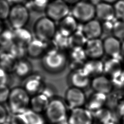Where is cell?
Wrapping results in <instances>:
<instances>
[{"instance_id":"1","label":"cell","mask_w":124,"mask_h":124,"mask_svg":"<svg viewBox=\"0 0 124 124\" xmlns=\"http://www.w3.org/2000/svg\"><path fill=\"white\" fill-rule=\"evenodd\" d=\"M68 61L67 54L65 51L52 49L47 51L42 56V64L47 72L58 73L65 67Z\"/></svg>"},{"instance_id":"2","label":"cell","mask_w":124,"mask_h":124,"mask_svg":"<svg viewBox=\"0 0 124 124\" xmlns=\"http://www.w3.org/2000/svg\"><path fill=\"white\" fill-rule=\"evenodd\" d=\"M30 95L23 87H16L11 90L7 102L11 112L18 114L28 108Z\"/></svg>"},{"instance_id":"3","label":"cell","mask_w":124,"mask_h":124,"mask_svg":"<svg viewBox=\"0 0 124 124\" xmlns=\"http://www.w3.org/2000/svg\"><path fill=\"white\" fill-rule=\"evenodd\" d=\"M67 106L65 101L60 98L51 99L45 112L46 119L52 124L66 120L68 115Z\"/></svg>"},{"instance_id":"4","label":"cell","mask_w":124,"mask_h":124,"mask_svg":"<svg viewBox=\"0 0 124 124\" xmlns=\"http://www.w3.org/2000/svg\"><path fill=\"white\" fill-rule=\"evenodd\" d=\"M33 31L36 38L47 42L52 39L57 30L55 21L46 16L36 21Z\"/></svg>"},{"instance_id":"5","label":"cell","mask_w":124,"mask_h":124,"mask_svg":"<svg viewBox=\"0 0 124 124\" xmlns=\"http://www.w3.org/2000/svg\"><path fill=\"white\" fill-rule=\"evenodd\" d=\"M71 12L78 22L86 23L95 16V6L91 1L81 0L73 5Z\"/></svg>"},{"instance_id":"6","label":"cell","mask_w":124,"mask_h":124,"mask_svg":"<svg viewBox=\"0 0 124 124\" xmlns=\"http://www.w3.org/2000/svg\"><path fill=\"white\" fill-rule=\"evenodd\" d=\"M29 18V10L25 5L18 4L11 7L8 19L14 29L25 27Z\"/></svg>"},{"instance_id":"7","label":"cell","mask_w":124,"mask_h":124,"mask_svg":"<svg viewBox=\"0 0 124 124\" xmlns=\"http://www.w3.org/2000/svg\"><path fill=\"white\" fill-rule=\"evenodd\" d=\"M69 5L63 0H53L49 1L45 12L46 16L54 21H60L68 15Z\"/></svg>"},{"instance_id":"8","label":"cell","mask_w":124,"mask_h":124,"mask_svg":"<svg viewBox=\"0 0 124 124\" xmlns=\"http://www.w3.org/2000/svg\"><path fill=\"white\" fill-rule=\"evenodd\" d=\"M67 120L69 124H93L94 122L93 112L83 107L71 109Z\"/></svg>"},{"instance_id":"9","label":"cell","mask_w":124,"mask_h":124,"mask_svg":"<svg viewBox=\"0 0 124 124\" xmlns=\"http://www.w3.org/2000/svg\"><path fill=\"white\" fill-rule=\"evenodd\" d=\"M64 97L66 105L71 109L83 107L87 100L82 89L71 86L66 91Z\"/></svg>"},{"instance_id":"10","label":"cell","mask_w":124,"mask_h":124,"mask_svg":"<svg viewBox=\"0 0 124 124\" xmlns=\"http://www.w3.org/2000/svg\"><path fill=\"white\" fill-rule=\"evenodd\" d=\"M91 78L82 68L72 70L68 77V82L71 87L83 89L91 83Z\"/></svg>"},{"instance_id":"11","label":"cell","mask_w":124,"mask_h":124,"mask_svg":"<svg viewBox=\"0 0 124 124\" xmlns=\"http://www.w3.org/2000/svg\"><path fill=\"white\" fill-rule=\"evenodd\" d=\"M67 57L72 70L81 68L88 59L84 47L70 48Z\"/></svg>"},{"instance_id":"12","label":"cell","mask_w":124,"mask_h":124,"mask_svg":"<svg viewBox=\"0 0 124 124\" xmlns=\"http://www.w3.org/2000/svg\"><path fill=\"white\" fill-rule=\"evenodd\" d=\"M84 48L88 59H100L105 53L103 41L100 38L88 39Z\"/></svg>"},{"instance_id":"13","label":"cell","mask_w":124,"mask_h":124,"mask_svg":"<svg viewBox=\"0 0 124 124\" xmlns=\"http://www.w3.org/2000/svg\"><path fill=\"white\" fill-rule=\"evenodd\" d=\"M90 85L94 92L107 95L114 89L110 78L103 74L93 78Z\"/></svg>"},{"instance_id":"14","label":"cell","mask_w":124,"mask_h":124,"mask_svg":"<svg viewBox=\"0 0 124 124\" xmlns=\"http://www.w3.org/2000/svg\"><path fill=\"white\" fill-rule=\"evenodd\" d=\"M23 88L30 95H34L40 93L45 83L43 77L38 74H34L27 77Z\"/></svg>"},{"instance_id":"15","label":"cell","mask_w":124,"mask_h":124,"mask_svg":"<svg viewBox=\"0 0 124 124\" xmlns=\"http://www.w3.org/2000/svg\"><path fill=\"white\" fill-rule=\"evenodd\" d=\"M103 43L104 53L109 57L117 58L121 55V42L113 35L105 38Z\"/></svg>"},{"instance_id":"16","label":"cell","mask_w":124,"mask_h":124,"mask_svg":"<svg viewBox=\"0 0 124 124\" xmlns=\"http://www.w3.org/2000/svg\"><path fill=\"white\" fill-rule=\"evenodd\" d=\"M27 55L32 58L43 56L47 50V41L45 42L37 38L33 39L26 47Z\"/></svg>"},{"instance_id":"17","label":"cell","mask_w":124,"mask_h":124,"mask_svg":"<svg viewBox=\"0 0 124 124\" xmlns=\"http://www.w3.org/2000/svg\"><path fill=\"white\" fill-rule=\"evenodd\" d=\"M82 31L88 40L99 38L102 34V23L97 19H93L84 23Z\"/></svg>"},{"instance_id":"18","label":"cell","mask_w":124,"mask_h":124,"mask_svg":"<svg viewBox=\"0 0 124 124\" xmlns=\"http://www.w3.org/2000/svg\"><path fill=\"white\" fill-rule=\"evenodd\" d=\"M82 68L91 78H93L104 73V62L100 59H89L84 62Z\"/></svg>"},{"instance_id":"19","label":"cell","mask_w":124,"mask_h":124,"mask_svg":"<svg viewBox=\"0 0 124 124\" xmlns=\"http://www.w3.org/2000/svg\"><path fill=\"white\" fill-rule=\"evenodd\" d=\"M95 16L103 21H111L115 16L113 5L108 2L100 1L95 5Z\"/></svg>"},{"instance_id":"20","label":"cell","mask_w":124,"mask_h":124,"mask_svg":"<svg viewBox=\"0 0 124 124\" xmlns=\"http://www.w3.org/2000/svg\"><path fill=\"white\" fill-rule=\"evenodd\" d=\"M16 115L20 124H45L44 119L40 114L31 108Z\"/></svg>"},{"instance_id":"21","label":"cell","mask_w":124,"mask_h":124,"mask_svg":"<svg viewBox=\"0 0 124 124\" xmlns=\"http://www.w3.org/2000/svg\"><path fill=\"white\" fill-rule=\"evenodd\" d=\"M107 94L94 92L87 99L86 108L92 112L100 109L106 105Z\"/></svg>"},{"instance_id":"22","label":"cell","mask_w":124,"mask_h":124,"mask_svg":"<svg viewBox=\"0 0 124 124\" xmlns=\"http://www.w3.org/2000/svg\"><path fill=\"white\" fill-rule=\"evenodd\" d=\"M78 21L72 16H67L59 21L58 31L69 37L78 28Z\"/></svg>"},{"instance_id":"23","label":"cell","mask_w":124,"mask_h":124,"mask_svg":"<svg viewBox=\"0 0 124 124\" xmlns=\"http://www.w3.org/2000/svg\"><path fill=\"white\" fill-rule=\"evenodd\" d=\"M13 38L14 44L27 47L33 39L30 31L25 27L13 29Z\"/></svg>"},{"instance_id":"24","label":"cell","mask_w":124,"mask_h":124,"mask_svg":"<svg viewBox=\"0 0 124 124\" xmlns=\"http://www.w3.org/2000/svg\"><path fill=\"white\" fill-rule=\"evenodd\" d=\"M49 100L47 97L42 93L32 95L30 99V108L38 113L45 112Z\"/></svg>"},{"instance_id":"25","label":"cell","mask_w":124,"mask_h":124,"mask_svg":"<svg viewBox=\"0 0 124 124\" xmlns=\"http://www.w3.org/2000/svg\"><path fill=\"white\" fill-rule=\"evenodd\" d=\"M123 65L117 58L109 57L104 62V73L109 78L120 72L123 69Z\"/></svg>"},{"instance_id":"26","label":"cell","mask_w":124,"mask_h":124,"mask_svg":"<svg viewBox=\"0 0 124 124\" xmlns=\"http://www.w3.org/2000/svg\"><path fill=\"white\" fill-rule=\"evenodd\" d=\"M17 60L9 52L0 54V66L8 73L14 71Z\"/></svg>"},{"instance_id":"27","label":"cell","mask_w":124,"mask_h":124,"mask_svg":"<svg viewBox=\"0 0 124 124\" xmlns=\"http://www.w3.org/2000/svg\"><path fill=\"white\" fill-rule=\"evenodd\" d=\"M32 69L31 63L27 60L23 58L17 60L14 72L18 77L24 78L30 76Z\"/></svg>"},{"instance_id":"28","label":"cell","mask_w":124,"mask_h":124,"mask_svg":"<svg viewBox=\"0 0 124 124\" xmlns=\"http://www.w3.org/2000/svg\"><path fill=\"white\" fill-rule=\"evenodd\" d=\"M94 121L99 124H106L111 121L112 114L111 110L104 107L93 112Z\"/></svg>"},{"instance_id":"29","label":"cell","mask_w":124,"mask_h":124,"mask_svg":"<svg viewBox=\"0 0 124 124\" xmlns=\"http://www.w3.org/2000/svg\"><path fill=\"white\" fill-rule=\"evenodd\" d=\"M14 44L13 31L5 29L0 34V48L4 52H9Z\"/></svg>"},{"instance_id":"30","label":"cell","mask_w":124,"mask_h":124,"mask_svg":"<svg viewBox=\"0 0 124 124\" xmlns=\"http://www.w3.org/2000/svg\"><path fill=\"white\" fill-rule=\"evenodd\" d=\"M70 48L74 47H84L88 39L82 30L78 29L69 37Z\"/></svg>"},{"instance_id":"31","label":"cell","mask_w":124,"mask_h":124,"mask_svg":"<svg viewBox=\"0 0 124 124\" xmlns=\"http://www.w3.org/2000/svg\"><path fill=\"white\" fill-rule=\"evenodd\" d=\"M56 48L65 51L70 48L69 37L62 34L58 30L52 39Z\"/></svg>"},{"instance_id":"32","label":"cell","mask_w":124,"mask_h":124,"mask_svg":"<svg viewBox=\"0 0 124 124\" xmlns=\"http://www.w3.org/2000/svg\"><path fill=\"white\" fill-rule=\"evenodd\" d=\"M119 93L117 92H113L112 91L111 93L107 94V101L106 105L107 108L110 109L111 108H116L118 103L122 99Z\"/></svg>"},{"instance_id":"33","label":"cell","mask_w":124,"mask_h":124,"mask_svg":"<svg viewBox=\"0 0 124 124\" xmlns=\"http://www.w3.org/2000/svg\"><path fill=\"white\" fill-rule=\"evenodd\" d=\"M110 78L114 89L120 90L124 89V69Z\"/></svg>"},{"instance_id":"34","label":"cell","mask_w":124,"mask_h":124,"mask_svg":"<svg viewBox=\"0 0 124 124\" xmlns=\"http://www.w3.org/2000/svg\"><path fill=\"white\" fill-rule=\"evenodd\" d=\"M112 34L120 40H124V20H119L114 23Z\"/></svg>"},{"instance_id":"35","label":"cell","mask_w":124,"mask_h":124,"mask_svg":"<svg viewBox=\"0 0 124 124\" xmlns=\"http://www.w3.org/2000/svg\"><path fill=\"white\" fill-rule=\"evenodd\" d=\"M9 52L12 54L17 60L23 59L25 55L27 54L26 47H24L14 44L10 48Z\"/></svg>"},{"instance_id":"36","label":"cell","mask_w":124,"mask_h":124,"mask_svg":"<svg viewBox=\"0 0 124 124\" xmlns=\"http://www.w3.org/2000/svg\"><path fill=\"white\" fill-rule=\"evenodd\" d=\"M49 2V0H31L25 6L28 9L30 8L38 11H45Z\"/></svg>"},{"instance_id":"37","label":"cell","mask_w":124,"mask_h":124,"mask_svg":"<svg viewBox=\"0 0 124 124\" xmlns=\"http://www.w3.org/2000/svg\"><path fill=\"white\" fill-rule=\"evenodd\" d=\"M115 16L119 20H124V0H118L113 4Z\"/></svg>"},{"instance_id":"38","label":"cell","mask_w":124,"mask_h":124,"mask_svg":"<svg viewBox=\"0 0 124 124\" xmlns=\"http://www.w3.org/2000/svg\"><path fill=\"white\" fill-rule=\"evenodd\" d=\"M11 7L10 3L6 0H0V19H8Z\"/></svg>"},{"instance_id":"39","label":"cell","mask_w":124,"mask_h":124,"mask_svg":"<svg viewBox=\"0 0 124 124\" xmlns=\"http://www.w3.org/2000/svg\"><path fill=\"white\" fill-rule=\"evenodd\" d=\"M10 89L8 87V85H0V103L7 101L9 96Z\"/></svg>"},{"instance_id":"40","label":"cell","mask_w":124,"mask_h":124,"mask_svg":"<svg viewBox=\"0 0 124 124\" xmlns=\"http://www.w3.org/2000/svg\"><path fill=\"white\" fill-rule=\"evenodd\" d=\"M55 93L56 91L55 87H52L50 85H49L45 84L40 93L44 94L50 100L51 99L55 97Z\"/></svg>"},{"instance_id":"41","label":"cell","mask_w":124,"mask_h":124,"mask_svg":"<svg viewBox=\"0 0 124 124\" xmlns=\"http://www.w3.org/2000/svg\"><path fill=\"white\" fill-rule=\"evenodd\" d=\"M8 73L0 66V85H7L9 80Z\"/></svg>"},{"instance_id":"42","label":"cell","mask_w":124,"mask_h":124,"mask_svg":"<svg viewBox=\"0 0 124 124\" xmlns=\"http://www.w3.org/2000/svg\"><path fill=\"white\" fill-rule=\"evenodd\" d=\"M111 21H103V22L102 23V34L105 32L107 33H112L114 23H112Z\"/></svg>"},{"instance_id":"43","label":"cell","mask_w":124,"mask_h":124,"mask_svg":"<svg viewBox=\"0 0 124 124\" xmlns=\"http://www.w3.org/2000/svg\"><path fill=\"white\" fill-rule=\"evenodd\" d=\"M3 124H20L16 114L11 113L8 114Z\"/></svg>"},{"instance_id":"44","label":"cell","mask_w":124,"mask_h":124,"mask_svg":"<svg viewBox=\"0 0 124 124\" xmlns=\"http://www.w3.org/2000/svg\"><path fill=\"white\" fill-rule=\"evenodd\" d=\"M8 112L6 108L2 104L0 103V124H3L8 116Z\"/></svg>"},{"instance_id":"45","label":"cell","mask_w":124,"mask_h":124,"mask_svg":"<svg viewBox=\"0 0 124 124\" xmlns=\"http://www.w3.org/2000/svg\"><path fill=\"white\" fill-rule=\"evenodd\" d=\"M115 108L118 115L121 117L124 115V99H122L120 101Z\"/></svg>"},{"instance_id":"46","label":"cell","mask_w":124,"mask_h":124,"mask_svg":"<svg viewBox=\"0 0 124 124\" xmlns=\"http://www.w3.org/2000/svg\"><path fill=\"white\" fill-rule=\"evenodd\" d=\"M68 5H75L81 0H63Z\"/></svg>"},{"instance_id":"47","label":"cell","mask_w":124,"mask_h":124,"mask_svg":"<svg viewBox=\"0 0 124 124\" xmlns=\"http://www.w3.org/2000/svg\"><path fill=\"white\" fill-rule=\"evenodd\" d=\"M25 0H7L8 2L13 3L14 4H22V3Z\"/></svg>"},{"instance_id":"48","label":"cell","mask_w":124,"mask_h":124,"mask_svg":"<svg viewBox=\"0 0 124 124\" xmlns=\"http://www.w3.org/2000/svg\"><path fill=\"white\" fill-rule=\"evenodd\" d=\"M4 30V25L3 22V20L0 19V34Z\"/></svg>"},{"instance_id":"49","label":"cell","mask_w":124,"mask_h":124,"mask_svg":"<svg viewBox=\"0 0 124 124\" xmlns=\"http://www.w3.org/2000/svg\"><path fill=\"white\" fill-rule=\"evenodd\" d=\"M121 55L124 58V40L121 42Z\"/></svg>"},{"instance_id":"50","label":"cell","mask_w":124,"mask_h":124,"mask_svg":"<svg viewBox=\"0 0 124 124\" xmlns=\"http://www.w3.org/2000/svg\"><path fill=\"white\" fill-rule=\"evenodd\" d=\"M117 0H101V1H102L108 2V3H109L110 4H113V3L114 4Z\"/></svg>"},{"instance_id":"51","label":"cell","mask_w":124,"mask_h":124,"mask_svg":"<svg viewBox=\"0 0 124 124\" xmlns=\"http://www.w3.org/2000/svg\"><path fill=\"white\" fill-rule=\"evenodd\" d=\"M57 124H68V123L67 122V119H66V120H65L64 121H62Z\"/></svg>"},{"instance_id":"52","label":"cell","mask_w":124,"mask_h":124,"mask_svg":"<svg viewBox=\"0 0 124 124\" xmlns=\"http://www.w3.org/2000/svg\"><path fill=\"white\" fill-rule=\"evenodd\" d=\"M121 124H124V115L122 117L121 119Z\"/></svg>"},{"instance_id":"53","label":"cell","mask_w":124,"mask_h":124,"mask_svg":"<svg viewBox=\"0 0 124 124\" xmlns=\"http://www.w3.org/2000/svg\"><path fill=\"white\" fill-rule=\"evenodd\" d=\"M116 124V123H115V122H114L111 121L109 122L108 123H107V124Z\"/></svg>"},{"instance_id":"54","label":"cell","mask_w":124,"mask_h":124,"mask_svg":"<svg viewBox=\"0 0 124 124\" xmlns=\"http://www.w3.org/2000/svg\"></svg>"},{"instance_id":"55","label":"cell","mask_w":124,"mask_h":124,"mask_svg":"<svg viewBox=\"0 0 124 124\" xmlns=\"http://www.w3.org/2000/svg\"></svg>"}]
</instances>
